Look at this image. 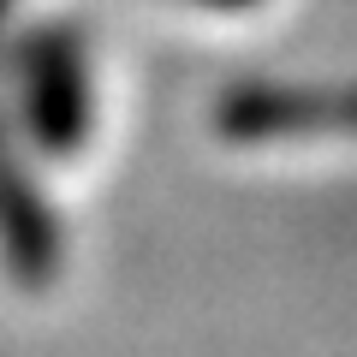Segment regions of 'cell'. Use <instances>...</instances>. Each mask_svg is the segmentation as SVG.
<instances>
[{
  "instance_id": "cell-1",
  "label": "cell",
  "mask_w": 357,
  "mask_h": 357,
  "mask_svg": "<svg viewBox=\"0 0 357 357\" xmlns=\"http://www.w3.org/2000/svg\"><path fill=\"white\" fill-rule=\"evenodd\" d=\"M203 6H250V0H203Z\"/></svg>"
}]
</instances>
